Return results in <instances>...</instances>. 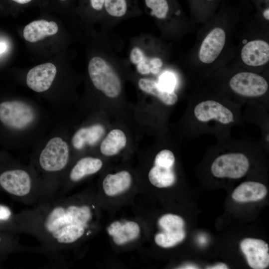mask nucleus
I'll return each mask as SVG.
<instances>
[{
	"label": "nucleus",
	"mask_w": 269,
	"mask_h": 269,
	"mask_svg": "<svg viewBox=\"0 0 269 269\" xmlns=\"http://www.w3.org/2000/svg\"><path fill=\"white\" fill-rule=\"evenodd\" d=\"M14 3L19 5H26L31 2L33 0H10Z\"/></svg>",
	"instance_id": "obj_30"
},
{
	"label": "nucleus",
	"mask_w": 269,
	"mask_h": 269,
	"mask_svg": "<svg viewBox=\"0 0 269 269\" xmlns=\"http://www.w3.org/2000/svg\"><path fill=\"white\" fill-rule=\"evenodd\" d=\"M1 241H2V239L1 237L0 236V243L1 242Z\"/></svg>",
	"instance_id": "obj_35"
},
{
	"label": "nucleus",
	"mask_w": 269,
	"mask_h": 269,
	"mask_svg": "<svg viewBox=\"0 0 269 269\" xmlns=\"http://www.w3.org/2000/svg\"><path fill=\"white\" fill-rule=\"evenodd\" d=\"M127 143V137L121 130L110 131L102 141L100 145L101 153L106 156H113L119 153Z\"/></svg>",
	"instance_id": "obj_20"
},
{
	"label": "nucleus",
	"mask_w": 269,
	"mask_h": 269,
	"mask_svg": "<svg viewBox=\"0 0 269 269\" xmlns=\"http://www.w3.org/2000/svg\"><path fill=\"white\" fill-rule=\"evenodd\" d=\"M138 85L141 90L155 96L166 105L172 106L178 101V97L174 91L164 89L153 79L141 78L138 80Z\"/></svg>",
	"instance_id": "obj_18"
},
{
	"label": "nucleus",
	"mask_w": 269,
	"mask_h": 269,
	"mask_svg": "<svg viewBox=\"0 0 269 269\" xmlns=\"http://www.w3.org/2000/svg\"><path fill=\"white\" fill-rule=\"evenodd\" d=\"M229 86L235 94L246 98L261 97L269 90L268 82L264 77L248 71L234 75L229 80Z\"/></svg>",
	"instance_id": "obj_5"
},
{
	"label": "nucleus",
	"mask_w": 269,
	"mask_h": 269,
	"mask_svg": "<svg viewBox=\"0 0 269 269\" xmlns=\"http://www.w3.org/2000/svg\"><path fill=\"white\" fill-rule=\"evenodd\" d=\"M247 155L240 151H231L217 156L211 166L212 174L217 178L239 179L244 176L250 168Z\"/></svg>",
	"instance_id": "obj_4"
},
{
	"label": "nucleus",
	"mask_w": 269,
	"mask_h": 269,
	"mask_svg": "<svg viewBox=\"0 0 269 269\" xmlns=\"http://www.w3.org/2000/svg\"><path fill=\"white\" fill-rule=\"evenodd\" d=\"M249 266L254 269H264L269 265V245L258 239L246 238L240 243Z\"/></svg>",
	"instance_id": "obj_8"
},
{
	"label": "nucleus",
	"mask_w": 269,
	"mask_h": 269,
	"mask_svg": "<svg viewBox=\"0 0 269 269\" xmlns=\"http://www.w3.org/2000/svg\"><path fill=\"white\" fill-rule=\"evenodd\" d=\"M69 157L67 143L59 137L51 138L41 151L39 164L47 172L62 171L66 166Z\"/></svg>",
	"instance_id": "obj_6"
},
{
	"label": "nucleus",
	"mask_w": 269,
	"mask_h": 269,
	"mask_svg": "<svg viewBox=\"0 0 269 269\" xmlns=\"http://www.w3.org/2000/svg\"><path fill=\"white\" fill-rule=\"evenodd\" d=\"M224 30L219 27L213 28L202 41L199 52V58L203 63L214 62L223 50L226 42Z\"/></svg>",
	"instance_id": "obj_9"
},
{
	"label": "nucleus",
	"mask_w": 269,
	"mask_h": 269,
	"mask_svg": "<svg viewBox=\"0 0 269 269\" xmlns=\"http://www.w3.org/2000/svg\"><path fill=\"white\" fill-rule=\"evenodd\" d=\"M158 83L164 89L173 91L175 85V79L172 74L165 73L161 76Z\"/></svg>",
	"instance_id": "obj_27"
},
{
	"label": "nucleus",
	"mask_w": 269,
	"mask_h": 269,
	"mask_svg": "<svg viewBox=\"0 0 269 269\" xmlns=\"http://www.w3.org/2000/svg\"><path fill=\"white\" fill-rule=\"evenodd\" d=\"M185 236L184 229L177 231H163L155 235L154 241L159 246L164 248H168L173 247L182 242Z\"/></svg>",
	"instance_id": "obj_22"
},
{
	"label": "nucleus",
	"mask_w": 269,
	"mask_h": 269,
	"mask_svg": "<svg viewBox=\"0 0 269 269\" xmlns=\"http://www.w3.org/2000/svg\"><path fill=\"white\" fill-rule=\"evenodd\" d=\"M154 162V165L173 168L175 162V157L171 150L164 149L157 153Z\"/></svg>",
	"instance_id": "obj_25"
},
{
	"label": "nucleus",
	"mask_w": 269,
	"mask_h": 269,
	"mask_svg": "<svg viewBox=\"0 0 269 269\" xmlns=\"http://www.w3.org/2000/svg\"><path fill=\"white\" fill-rule=\"evenodd\" d=\"M56 68L51 63H45L31 68L26 76L29 88L37 92L47 90L51 86L56 74Z\"/></svg>",
	"instance_id": "obj_10"
},
{
	"label": "nucleus",
	"mask_w": 269,
	"mask_h": 269,
	"mask_svg": "<svg viewBox=\"0 0 269 269\" xmlns=\"http://www.w3.org/2000/svg\"><path fill=\"white\" fill-rule=\"evenodd\" d=\"M58 0L60 1V2H66L69 0Z\"/></svg>",
	"instance_id": "obj_34"
},
{
	"label": "nucleus",
	"mask_w": 269,
	"mask_h": 269,
	"mask_svg": "<svg viewBox=\"0 0 269 269\" xmlns=\"http://www.w3.org/2000/svg\"><path fill=\"white\" fill-rule=\"evenodd\" d=\"M107 232L113 237L116 244L122 245L136 239L139 234L140 228L135 222L115 221L108 227Z\"/></svg>",
	"instance_id": "obj_12"
},
{
	"label": "nucleus",
	"mask_w": 269,
	"mask_h": 269,
	"mask_svg": "<svg viewBox=\"0 0 269 269\" xmlns=\"http://www.w3.org/2000/svg\"><path fill=\"white\" fill-rule=\"evenodd\" d=\"M11 215L10 210L3 205H0V220H7L9 219Z\"/></svg>",
	"instance_id": "obj_28"
},
{
	"label": "nucleus",
	"mask_w": 269,
	"mask_h": 269,
	"mask_svg": "<svg viewBox=\"0 0 269 269\" xmlns=\"http://www.w3.org/2000/svg\"><path fill=\"white\" fill-rule=\"evenodd\" d=\"M196 266L193 265H186L185 266H182V268L180 269H198Z\"/></svg>",
	"instance_id": "obj_32"
},
{
	"label": "nucleus",
	"mask_w": 269,
	"mask_h": 269,
	"mask_svg": "<svg viewBox=\"0 0 269 269\" xmlns=\"http://www.w3.org/2000/svg\"><path fill=\"white\" fill-rule=\"evenodd\" d=\"M132 183V177L127 171H121L115 174H109L103 181L105 193L114 196L128 190Z\"/></svg>",
	"instance_id": "obj_15"
},
{
	"label": "nucleus",
	"mask_w": 269,
	"mask_h": 269,
	"mask_svg": "<svg viewBox=\"0 0 269 269\" xmlns=\"http://www.w3.org/2000/svg\"><path fill=\"white\" fill-rule=\"evenodd\" d=\"M102 165L103 162L99 158L91 156L82 158L71 169L69 179L72 182L79 181L85 177L99 171Z\"/></svg>",
	"instance_id": "obj_19"
},
{
	"label": "nucleus",
	"mask_w": 269,
	"mask_h": 269,
	"mask_svg": "<svg viewBox=\"0 0 269 269\" xmlns=\"http://www.w3.org/2000/svg\"><path fill=\"white\" fill-rule=\"evenodd\" d=\"M94 207L55 196L21 211L16 216V224L21 233L35 237L45 250L58 252L91 234Z\"/></svg>",
	"instance_id": "obj_1"
},
{
	"label": "nucleus",
	"mask_w": 269,
	"mask_h": 269,
	"mask_svg": "<svg viewBox=\"0 0 269 269\" xmlns=\"http://www.w3.org/2000/svg\"><path fill=\"white\" fill-rule=\"evenodd\" d=\"M35 119L33 109L27 104L19 101L0 103V121L6 127L21 130L29 126Z\"/></svg>",
	"instance_id": "obj_7"
},
{
	"label": "nucleus",
	"mask_w": 269,
	"mask_h": 269,
	"mask_svg": "<svg viewBox=\"0 0 269 269\" xmlns=\"http://www.w3.org/2000/svg\"><path fill=\"white\" fill-rule=\"evenodd\" d=\"M263 15H264V16L265 17V18L266 19H267V20L269 19V8H267L264 11Z\"/></svg>",
	"instance_id": "obj_33"
},
{
	"label": "nucleus",
	"mask_w": 269,
	"mask_h": 269,
	"mask_svg": "<svg viewBox=\"0 0 269 269\" xmlns=\"http://www.w3.org/2000/svg\"><path fill=\"white\" fill-rule=\"evenodd\" d=\"M145 9L151 15L158 19H164L171 8L170 0H144Z\"/></svg>",
	"instance_id": "obj_23"
},
{
	"label": "nucleus",
	"mask_w": 269,
	"mask_h": 269,
	"mask_svg": "<svg viewBox=\"0 0 269 269\" xmlns=\"http://www.w3.org/2000/svg\"><path fill=\"white\" fill-rule=\"evenodd\" d=\"M190 116L199 127L215 125L221 127H231L237 120L235 109L219 100L204 99L191 107Z\"/></svg>",
	"instance_id": "obj_2"
},
{
	"label": "nucleus",
	"mask_w": 269,
	"mask_h": 269,
	"mask_svg": "<svg viewBox=\"0 0 269 269\" xmlns=\"http://www.w3.org/2000/svg\"><path fill=\"white\" fill-rule=\"evenodd\" d=\"M158 223L160 227L164 231L184 229V221L183 219L176 215L165 214L159 218Z\"/></svg>",
	"instance_id": "obj_24"
},
{
	"label": "nucleus",
	"mask_w": 269,
	"mask_h": 269,
	"mask_svg": "<svg viewBox=\"0 0 269 269\" xmlns=\"http://www.w3.org/2000/svg\"><path fill=\"white\" fill-rule=\"evenodd\" d=\"M6 49L5 43L0 42V54L4 52Z\"/></svg>",
	"instance_id": "obj_31"
},
{
	"label": "nucleus",
	"mask_w": 269,
	"mask_h": 269,
	"mask_svg": "<svg viewBox=\"0 0 269 269\" xmlns=\"http://www.w3.org/2000/svg\"><path fill=\"white\" fill-rule=\"evenodd\" d=\"M81 3L97 13H104L105 0H81Z\"/></svg>",
	"instance_id": "obj_26"
},
{
	"label": "nucleus",
	"mask_w": 269,
	"mask_h": 269,
	"mask_svg": "<svg viewBox=\"0 0 269 269\" xmlns=\"http://www.w3.org/2000/svg\"><path fill=\"white\" fill-rule=\"evenodd\" d=\"M241 56L243 62L248 66L264 65L269 60V44L262 39L250 41L243 47Z\"/></svg>",
	"instance_id": "obj_11"
},
{
	"label": "nucleus",
	"mask_w": 269,
	"mask_h": 269,
	"mask_svg": "<svg viewBox=\"0 0 269 269\" xmlns=\"http://www.w3.org/2000/svg\"><path fill=\"white\" fill-rule=\"evenodd\" d=\"M58 30V25L55 22L39 19L26 25L23 29V35L27 41L36 42L47 36L55 34Z\"/></svg>",
	"instance_id": "obj_14"
},
{
	"label": "nucleus",
	"mask_w": 269,
	"mask_h": 269,
	"mask_svg": "<svg viewBox=\"0 0 269 269\" xmlns=\"http://www.w3.org/2000/svg\"><path fill=\"white\" fill-rule=\"evenodd\" d=\"M148 179L153 186L158 188H165L174 184L176 175L173 168L154 165L149 171Z\"/></svg>",
	"instance_id": "obj_21"
},
{
	"label": "nucleus",
	"mask_w": 269,
	"mask_h": 269,
	"mask_svg": "<svg viewBox=\"0 0 269 269\" xmlns=\"http://www.w3.org/2000/svg\"><path fill=\"white\" fill-rule=\"evenodd\" d=\"M105 132L104 126L101 124L81 128L73 135L72 144L77 149H82L85 144L95 145L100 140Z\"/></svg>",
	"instance_id": "obj_16"
},
{
	"label": "nucleus",
	"mask_w": 269,
	"mask_h": 269,
	"mask_svg": "<svg viewBox=\"0 0 269 269\" xmlns=\"http://www.w3.org/2000/svg\"><path fill=\"white\" fill-rule=\"evenodd\" d=\"M88 71L97 89L109 98H114L119 96L122 90L121 80L106 59L100 56L93 57L89 62Z\"/></svg>",
	"instance_id": "obj_3"
},
{
	"label": "nucleus",
	"mask_w": 269,
	"mask_h": 269,
	"mask_svg": "<svg viewBox=\"0 0 269 269\" xmlns=\"http://www.w3.org/2000/svg\"><path fill=\"white\" fill-rule=\"evenodd\" d=\"M138 0H105L104 13L113 18H121L139 12Z\"/></svg>",
	"instance_id": "obj_17"
},
{
	"label": "nucleus",
	"mask_w": 269,
	"mask_h": 269,
	"mask_svg": "<svg viewBox=\"0 0 269 269\" xmlns=\"http://www.w3.org/2000/svg\"><path fill=\"white\" fill-rule=\"evenodd\" d=\"M268 193L263 184L255 181H246L241 183L234 190L232 198L237 202L257 201L264 199Z\"/></svg>",
	"instance_id": "obj_13"
},
{
	"label": "nucleus",
	"mask_w": 269,
	"mask_h": 269,
	"mask_svg": "<svg viewBox=\"0 0 269 269\" xmlns=\"http://www.w3.org/2000/svg\"><path fill=\"white\" fill-rule=\"evenodd\" d=\"M206 269H229L228 266L224 263H220L217 264L207 267Z\"/></svg>",
	"instance_id": "obj_29"
}]
</instances>
